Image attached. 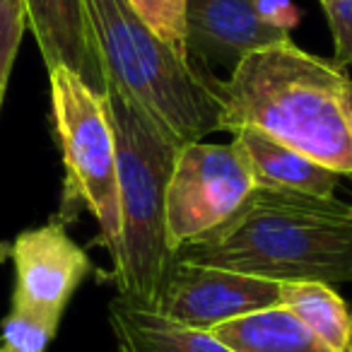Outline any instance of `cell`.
Instances as JSON below:
<instances>
[{
	"label": "cell",
	"mask_w": 352,
	"mask_h": 352,
	"mask_svg": "<svg viewBox=\"0 0 352 352\" xmlns=\"http://www.w3.org/2000/svg\"><path fill=\"white\" fill-rule=\"evenodd\" d=\"M345 68L285 39L249 54L230 80L210 78L220 102L217 131H256L352 179Z\"/></svg>",
	"instance_id": "6da1fadb"
},
{
	"label": "cell",
	"mask_w": 352,
	"mask_h": 352,
	"mask_svg": "<svg viewBox=\"0 0 352 352\" xmlns=\"http://www.w3.org/2000/svg\"><path fill=\"white\" fill-rule=\"evenodd\" d=\"M174 261L273 283H352V206L309 193L256 188L215 230L184 244Z\"/></svg>",
	"instance_id": "7a4b0ae2"
},
{
	"label": "cell",
	"mask_w": 352,
	"mask_h": 352,
	"mask_svg": "<svg viewBox=\"0 0 352 352\" xmlns=\"http://www.w3.org/2000/svg\"><path fill=\"white\" fill-rule=\"evenodd\" d=\"M85 6L107 85L133 99L179 147L217 131L220 102L206 63L176 56L126 0H85Z\"/></svg>",
	"instance_id": "277c9868"
},
{
	"label": "cell",
	"mask_w": 352,
	"mask_h": 352,
	"mask_svg": "<svg viewBox=\"0 0 352 352\" xmlns=\"http://www.w3.org/2000/svg\"><path fill=\"white\" fill-rule=\"evenodd\" d=\"M210 333L232 352H331L283 304L232 318Z\"/></svg>",
	"instance_id": "4fadbf2b"
},
{
	"label": "cell",
	"mask_w": 352,
	"mask_h": 352,
	"mask_svg": "<svg viewBox=\"0 0 352 352\" xmlns=\"http://www.w3.org/2000/svg\"><path fill=\"white\" fill-rule=\"evenodd\" d=\"M256 191V182L234 142L182 145L166 186V244L179 251L230 220Z\"/></svg>",
	"instance_id": "8992f818"
},
{
	"label": "cell",
	"mask_w": 352,
	"mask_h": 352,
	"mask_svg": "<svg viewBox=\"0 0 352 352\" xmlns=\"http://www.w3.org/2000/svg\"><path fill=\"white\" fill-rule=\"evenodd\" d=\"M345 111H347V123H350V133H352V78L347 80V87H345Z\"/></svg>",
	"instance_id": "ffe728a7"
},
{
	"label": "cell",
	"mask_w": 352,
	"mask_h": 352,
	"mask_svg": "<svg viewBox=\"0 0 352 352\" xmlns=\"http://www.w3.org/2000/svg\"><path fill=\"white\" fill-rule=\"evenodd\" d=\"M256 8H258L261 17L265 22L275 27H283L289 32V27L297 22V10L289 0H256Z\"/></svg>",
	"instance_id": "d6986e66"
},
{
	"label": "cell",
	"mask_w": 352,
	"mask_h": 352,
	"mask_svg": "<svg viewBox=\"0 0 352 352\" xmlns=\"http://www.w3.org/2000/svg\"><path fill=\"white\" fill-rule=\"evenodd\" d=\"M49 87L51 116L65 166L60 215L65 220L78 208H87L97 220L109 256L116 261L121 251L116 140L104 97L63 65L49 70Z\"/></svg>",
	"instance_id": "5b68a950"
},
{
	"label": "cell",
	"mask_w": 352,
	"mask_h": 352,
	"mask_svg": "<svg viewBox=\"0 0 352 352\" xmlns=\"http://www.w3.org/2000/svg\"><path fill=\"white\" fill-rule=\"evenodd\" d=\"M289 39L261 17L256 0H186L188 56L234 70L249 54Z\"/></svg>",
	"instance_id": "9c48e42d"
},
{
	"label": "cell",
	"mask_w": 352,
	"mask_h": 352,
	"mask_svg": "<svg viewBox=\"0 0 352 352\" xmlns=\"http://www.w3.org/2000/svg\"><path fill=\"white\" fill-rule=\"evenodd\" d=\"M104 109L116 140L121 251L113 261V280L118 299L157 309L174 263L166 244V186L182 147L113 85H107Z\"/></svg>",
	"instance_id": "3957f363"
},
{
	"label": "cell",
	"mask_w": 352,
	"mask_h": 352,
	"mask_svg": "<svg viewBox=\"0 0 352 352\" xmlns=\"http://www.w3.org/2000/svg\"><path fill=\"white\" fill-rule=\"evenodd\" d=\"M60 323L10 304V311L0 326V352H46L58 333Z\"/></svg>",
	"instance_id": "9a60e30c"
},
{
	"label": "cell",
	"mask_w": 352,
	"mask_h": 352,
	"mask_svg": "<svg viewBox=\"0 0 352 352\" xmlns=\"http://www.w3.org/2000/svg\"><path fill=\"white\" fill-rule=\"evenodd\" d=\"M27 30V12L22 0H0V111L6 102L12 65L17 60L22 36Z\"/></svg>",
	"instance_id": "e0dca14e"
},
{
	"label": "cell",
	"mask_w": 352,
	"mask_h": 352,
	"mask_svg": "<svg viewBox=\"0 0 352 352\" xmlns=\"http://www.w3.org/2000/svg\"><path fill=\"white\" fill-rule=\"evenodd\" d=\"M15 265L12 304L60 323L73 294L92 273L87 251L75 244L65 222L25 230L10 244Z\"/></svg>",
	"instance_id": "ba28073f"
},
{
	"label": "cell",
	"mask_w": 352,
	"mask_h": 352,
	"mask_svg": "<svg viewBox=\"0 0 352 352\" xmlns=\"http://www.w3.org/2000/svg\"><path fill=\"white\" fill-rule=\"evenodd\" d=\"M128 8L184 60H191L186 44V0H126Z\"/></svg>",
	"instance_id": "2e32d148"
},
{
	"label": "cell",
	"mask_w": 352,
	"mask_h": 352,
	"mask_svg": "<svg viewBox=\"0 0 352 352\" xmlns=\"http://www.w3.org/2000/svg\"><path fill=\"white\" fill-rule=\"evenodd\" d=\"M328 27L333 34V63L340 68L352 65V0H336L333 6L323 8Z\"/></svg>",
	"instance_id": "ac0fdd59"
},
{
	"label": "cell",
	"mask_w": 352,
	"mask_h": 352,
	"mask_svg": "<svg viewBox=\"0 0 352 352\" xmlns=\"http://www.w3.org/2000/svg\"><path fill=\"white\" fill-rule=\"evenodd\" d=\"M280 304L289 309L331 352H352V309L333 285L283 283Z\"/></svg>",
	"instance_id": "5bb4252c"
},
{
	"label": "cell",
	"mask_w": 352,
	"mask_h": 352,
	"mask_svg": "<svg viewBox=\"0 0 352 352\" xmlns=\"http://www.w3.org/2000/svg\"><path fill=\"white\" fill-rule=\"evenodd\" d=\"M280 304V283L212 265L174 261L155 311L186 328L210 333L232 318Z\"/></svg>",
	"instance_id": "52a82bcc"
},
{
	"label": "cell",
	"mask_w": 352,
	"mask_h": 352,
	"mask_svg": "<svg viewBox=\"0 0 352 352\" xmlns=\"http://www.w3.org/2000/svg\"><path fill=\"white\" fill-rule=\"evenodd\" d=\"M109 326L116 352H232L212 333L169 321L155 309H140L111 299Z\"/></svg>",
	"instance_id": "7c38bea8"
},
{
	"label": "cell",
	"mask_w": 352,
	"mask_h": 352,
	"mask_svg": "<svg viewBox=\"0 0 352 352\" xmlns=\"http://www.w3.org/2000/svg\"><path fill=\"white\" fill-rule=\"evenodd\" d=\"M318 3H321L323 8H328V6H333V3H336V0H318Z\"/></svg>",
	"instance_id": "44dd1931"
},
{
	"label": "cell",
	"mask_w": 352,
	"mask_h": 352,
	"mask_svg": "<svg viewBox=\"0 0 352 352\" xmlns=\"http://www.w3.org/2000/svg\"><path fill=\"white\" fill-rule=\"evenodd\" d=\"M232 142L244 155L256 188L309 193L321 198H333V191L338 188V174L261 133L244 128L232 133Z\"/></svg>",
	"instance_id": "8fae6325"
},
{
	"label": "cell",
	"mask_w": 352,
	"mask_h": 352,
	"mask_svg": "<svg viewBox=\"0 0 352 352\" xmlns=\"http://www.w3.org/2000/svg\"><path fill=\"white\" fill-rule=\"evenodd\" d=\"M27 12V27L39 44L46 70H73L97 94L107 92L85 0H22Z\"/></svg>",
	"instance_id": "30bf717a"
}]
</instances>
